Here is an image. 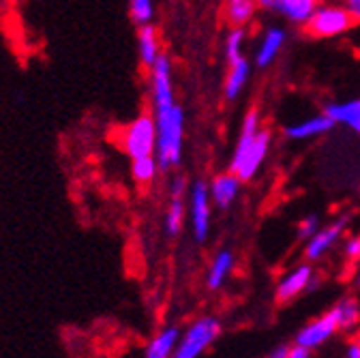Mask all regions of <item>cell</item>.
Instances as JSON below:
<instances>
[{"mask_svg":"<svg viewBox=\"0 0 360 358\" xmlns=\"http://www.w3.org/2000/svg\"><path fill=\"white\" fill-rule=\"evenodd\" d=\"M178 339H180V328L176 324L163 326L144 345V358H174Z\"/></svg>","mask_w":360,"mask_h":358,"instance_id":"cell-15","label":"cell"},{"mask_svg":"<svg viewBox=\"0 0 360 358\" xmlns=\"http://www.w3.org/2000/svg\"><path fill=\"white\" fill-rule=\"evenodd\" d=\"M187 202H189V223H191V234L195 243H206L210 236V226H212V200L208 191V183L195 181L189 191H187Z\"/></svg>","mask_w":360,"mask_h":358,"instance_id":"cell-6","label":"cell"},{"mask_svg":"<svg viewBox=\"0 0 360 358\" xmlns=\"http://www.w3.org/2000/svg\"><path fill=\"white\" fill-rule=\"evenodd\" d=\"M324 112L333 118L335 124H343V127H347L349 131H354L360 136V97L328 103Z\"/></svg>","mask_w":360,"mask_h":358,"instance_id":"cell-19","label":"cell"},{"mask_svg":"<svg viewBox=\"0 0 360 358\" xmlns=\"http://www.w3.org/2000/svg\"><path fill=\"white\" fill-rule=\"evenodd\" d=\"M148 93H150V106L176 101L172 63L165 54L148 69Z\"/></svg>","mask_w":360,"mask_h":358,"instance_id":"cell-10","label":"cell"},{"mask_svg":"<svg viewBox=\"0 0 360 358\" xmlns=\"http://www.w3.org/2000/svg\"><path fill=\"white\" fill-rule=\"evenodd\" d=\"M333 127H335L333 118L324 112V114H318V116H309V118H304L300 122L288 124L283 129V136L288 140H294V142H304V140H313V138L324 136V133H328Z\"/></svg>","mask_w":360,"mask_h":358,"instance_id":"cell-12","label":"cell"},{"mask_svg":"<svg viewBox=\"0 0 360 358\" xmlns=\"http://www.w3.org/2000/svg\"><path fill=\"white\" fill-rule=\"evenodd\" d=\"M153 116L157 124V148L155 157L161 172L176 170L183 161L185 148V112L176 101L155 103Z\"/></svg>","mask_w":360,"mask_h":358,"instance_id":"cell-2","label":"cell"},{"mask_svg":"<svg viewBox=\"0 0 360 358\" xmlns=\"http://www.w3.org/2000/svg\"><path fill=\"white\" fill-rule=\"evenodd\" d=\"M249 75H251V65L245 56L228 63V75H225V84H223V97L228 101H236L245 91Z\"/></svg>","mask_w":360,"mask_h":358,"instance_id":"cell-17","label":"cell"},{"mask_svg":"<svg viewBox=\"0 0 360 358\" xmlns=\"http://www.w3.org/2000/svg\"><path fill=\"white\" fill-rule=\"evenodd\" d=\"M322 226H320V217L318 215H307V217H302L300 221H298V226H296V236L300 238V241H309L315 232H318Z\"/></svg>","mask_w":360,"mask_h":358,"instance_id":"cell-26","label":"cell"},{"mask_svg":"<svg viewBox=\"0 0 360 358\" xmlns=\"http://www.w3.org/2000/svg\"><path fill=\"white\" fill-rule=\"evenodd\" d=\"M223 324L217 316H200L185 331H180L178 347L174 358H200L204 356L212 343L221 337Z\"/></svg>","mask_w":360,"mask_h":358,"instance_id":"cell-3","label":"cell"},{"mask_svg":"<svg viewBox=\"0 0 360 358\" xmlns=\"http://www.w3.org/2000/svg\"><path fill=\"white\" fill-rule=\"evenodd\" d=\"M345 7L349 9V13L354 15V20L360 22V0H345Z\"/></svg>","mask_w":360,"mask_h":358,"instance_id":"cell-31","label":"cell"},{"mask_svg":"<svg viewBox=\"0 0 360 358\" xmlns=\"http://www.w3.org/2000/svg\"><path fill=\"white\" fill-rule=\"evenodd\" d=\"M270 131L262 129V118L257 108H251L240 124L238 142L230 159V172L236 174L243 183H249L259 174L268 153H270Z\"/></svg>","mask_w":360,"mask_h":358,"instance_id":"cell-1","label":"cell"},{"mask_svg":"<svg viewBox=\"0 0 360 358\" xmlns=\"http://www.w3.org/2000/svg\"><path fill=\"white\" fill-rule=\"evenodd\" d=\"M341 358H360V339H349L345 345H343V352H341Z\"/></svg>","mask_w":360,"mask_h":358,"instance_id":"cell-29","label":"cell"},{"mask_svg":"<svg viewBox=\"0 0 360 358\" xmlns=\"http://www.w3.org/2000/svg\"><path fill=\"white\" fill-rule=\"evenodd\" d=\"M285 30L279 28V26H273V28H268L262 39H259V46H257V52H255V65L259 69H268L270 65H273L277 60V56L281 54L283 46H285Z\"/></svg>","mask_w":360,"mask_h":358,"instance_id":"cell-14","label":"cell"},{"mask_svg":"<svg viewBox=\"0 0 360 358\" xmlns=\"http://www.w3.org/2000/svg\"><path fill=\"white\" fill-rule=\"evenodd\" d=\"M185 219H187V208H185V198H172L163 217V228L165 234L169 238H176L180 232H183L185 226Z\"/></svg>","mask_w":360,"mask_h":358,"instance_id":"cell-23","label":"cell"},{"mask_svg":"<svg viewBox=\"0 0 360 358\" xmlns=\"http://www.w3.org/2000/svg\"><path fill=\"white\" fill-rule=\"evenodd\" d=\"M318 5V0H275L273 9L281 13L285 20H290L296 26H304Z\"/></svg>","mask_w":360,"mask_h":358,"instance_id":"cell-21","label":"cell"},{"mask_svg":"<svg viewBox=\"0 0 360 358\" xmlns=\"http://www.w3.org/2000/svg\"><path fill=\"white\" fill-rule=\"evenodd\" d=\"M354 283H356V288H360V264H358L356 273H354Z\"/></svg>","mask_w":360,"mask_h":358,"instance_id":"cell-34","label":"cell"},{"mask_svg":"<svg viewBox=\"0 0 360 358\" xmlns=\"http://www.w3.org/2000/svg\"><path fill=\"white\" fill-rule=\"evenodd\" d=\"M159 172H161V167H159V161H157L155 155L131 159V178H133L135 185H140V187L153 185Z\"/></svg>","mask_w":360,"mask_h":358,"instance_id":"cell-22","label":"cell"},{"mask_svg":"<svg viewBox=\"0 0 360 358\" xmlns=\"http://www.w3.org/2000/svg\"><path fill=\"white\" fill-rule=\"evenodd\" d=\"M240 189H243V181H240L236 174H232L230 170L217 174L212 181L208 183V191H210L212 206L219 208V210L232 208V204L240 196Z\"/></svg>","mask_w":360,"mask_h":358,"instance_id":"cell-11","label":"cell"},{"mask_svg":"<svg viewBox=\"0 0 360 358\" xmlns=\"http://www.w3.org/2000/svg\"><path fill=\"white\" fill-rule=\"evenodd\" d=\"M288 358H313V356H311V352H309V350L298 347V345H292V352H290V356H288Z\"/></svg>","mask_w":360,"mask_h":358,"instance_id":"cell-32","label":"cell"},{"mask_svg":"<svg viewBox=\"0 0 360 358\" xmlns=\"http://www.w3.org/2000/svg\"><path fill=\"white\" fill-rule=\"evenodd\" d=\"M138 56H140L142 67H146V69H150L163 56L161 39H159V32L153 24L138 28Z\"/></svg>","mask_w":360,"mask_h":358,"instance_id":"cell-18","label":"cell"},{"mask_svg":"<svg viewBox=\"0 0 360 358\" xmlns=\"http://www.w3.org/2000/svg\"><path fill=\"white\" fill-rule=\"evenodd\" d=\"M354 24L356 20L345 3H318L304 28L315 39H333L345 34Z\"/></svg>","mask_w":360,"mask_h":358,"instance_id":"cell-5","label":"cell"},{"mask_svg":"<svg viewBox=\"0 0 360 358\" xmlns=\"http://www.w3.org/2000/svg\"><path fill=\"white\" fill-rule=\"evenodd\" d=\"M315 286H318V275H315L313 264L302 262L279 277V281L275 286V298H277V302L285 305V302H292L294 298H298L300 294L311 292Z\"/></svg>","mask_w":360,"mask_h":358,"instance_id":"cell-7","label":"cell"},{"mask_svg":"<svg viewBox=\"0 0 360 358\" xmlns=\"http://www.w3.org/2000/svg\"><path fill=\"white\" fill-rule=\"evenodd\" d=\"M255 3H257V7H259V9H273L275 0H255Z\"/></svg>","mask_w":360,"mask_h":358,"instance_id":"cell-33","label":"cell"},{"mask_svg":"<svg viewBox=\"0 0 360 358\" xmlns=\"http://www.w3.org/2000/svg\"><path fill=\"white\" fill-rule=\"evenodd\" d=\"M234 266H236V253L228 247L219 249L214 253V257L210 260V266H208V275H206L208 290L217 292L228 283L232 273H234Z\"/></svg>","mask_w":360,"mask_h":358,"instance_id":"cell-13","label":"cell"},{"mask_svg":"<svg viewBox=\"0 0 360 358\" xmlns=\"http://www.w3.org/2000/svg\"><path fill=\"white\" fill-rule=\"evenodd\" d=\"M330 316L339 333H358L360 328V302L354 296H343L330 307Z\"/></svg>","mask_w":360,"mask_h":358,"instance_id":"cell-16","label":"cell"},{"mask_svg":"<svg viewBox=\"0 0 360 358\" xmlns=\"http://www.w3.org/2000/svg\"><path fill=\"white\" fill-rule=\"evenodd\" d=\"M318 3H320V0H318Z\"/></svg>","mask_w":360,"mask_h":358,"instance_id":"cell-36","label":"cell"},{"mask_svg":"<svg viewBox=\"0 0 360 358\" xmlns=\"http://www.w3.org/2000/svg\"><path fill=\"white\" fill-rule=\"evenodd\" d=\"M290 352H292V345L290 343H279L275 350H270L268 358H288Z\"/></svg>","mask_w":360,"mask_h":358,"instance_id":"cell-30","label":"cell"},{"mask_svg":"<svg viewBox=\"0 0 360 358\" xmlns=\"http://www.w3.org/2000/svg\"><path fill=\"white\" fill-rule=\"evenodd\" d=\"M155 0H129V15L135 26H146L155 20Z\"/></svg>","mask_w":360,"mask_h":358,"instance_id":"cell-24","label":"cell"},{"mask_svg":"<svg viewBox=\"0 0 360 358\" xmlns=\"http://www.w3.org/2000/svg\"><path fill=\"white\" fill-rule=\"evenodd\" d=\"M257 9L259 7L255 0H225L223 3L225 22H228L232 28H245L247 24H251Z\"/></svg>","mask_w":360,"mask_h":358,"instance_id":"cell-20","label":"cell"},{"mask_svg":"<svg viewBox=\"0 0 360 358\" xmlns=\"http://www.w3.org/2000/svg\"><path fill=\"white\" fill-rule=\"evenodd\" d=\"M337 333H339V328H337L333 316L326 311V313H322V316L309 320V322L296 333L294 345L313 352V350H320V347H324L326 343H330V341L335 339Z\"/></svg>","mask_w":360,"mask_h":358,"instance_id":"cell-9","label":"cell"},{"mask_svg":"<svg viewBox=\"0 0 360 358\" xmlns=\"http://www.w3.org/2000/svg\"><path fill=\"white\" fill-rule=\"evenodd\" d=\"M343 255L349 262H358L360 264V234H354V236H347L345 238V243H343Z\"/></svg>","mask_w":360,"mask_h":358,"instance_id":"cell-27","label":"cell"},{"mask_svg":"<svg viewBox=\"0 0 360 358\" xmlns=\"http://www.w3.org/2000/svg\"><path fill=\"white\" fill-rule=\"evenodd\" d=\"M189 191V185H187V178L183 174H176L172 176V183H169V196L172 198H185V193Z\"/></svg>","mask_w":360,"mask_h":358,"instance_id":"cell-28","label":"cell"},{"mask_svg":"<svg viewBox=\"0 0 360 358\" xmlns=\"http://www.w3.org/2000/svg\"><path fill=\"white\" fill-rule=\"evenodd\" d=\"M345 228H347V219L345 217H339V219L326 223V226H322L318 232H315L304 243V257H307V262L313 264V262L324 260L339 245V241H343Z\"/></svg>","mask_w":360,"mask_h":358,"instance_id":"cell-8","label":"cell"},{"mask_svg":"<svg viewBox=\"0 0 360 358\" xmlns=\"http://www.w3.org/2000/svg\"><path fill=\"white\" fill-rule=\"evenodd\" d=\"M356 337H358V339H360V328H358V335H356Z\"/></svg>","mask_w":360,"mask_h":358,"instance_id":"cell-35","label":"cell"},{"mask_svg":"<svg viewBox=\"0 0 360 358\" xmlns=\"http://www.w3.org/2000/svg\"><path fill=\"white\" fill-rule=\"evenodd\" d=\"M245 37H247L245 28H232V30L228 32V37H225V41H223V52H225V60H228V63H232V60L245 56V54H243Z\"/></svg>","mask_w":360,"mask_h":358,"instance_id":"cell-25","label":"cell"},{"mask_svg":"<svg viewBox=\"0 0 360 358\" xmlns=\"http://www.w3.org/2000/svg\"><path fill=\"white\" fill-rule=\"evenodd\" d=\"M118 146L129 159L155 155L157 148V124L153 114L135 116L129 124L118 131Z\"/></svg>","mask_w":360,"mask_h":358,"instance_id":"cell-4","label":"cell"}]
</instances>
